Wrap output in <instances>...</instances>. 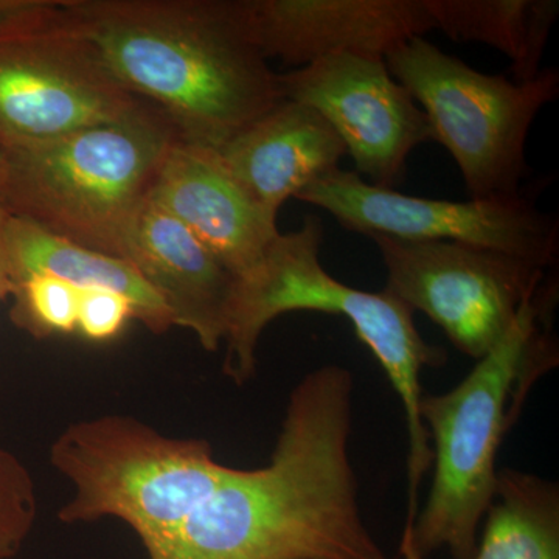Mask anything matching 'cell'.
I'll list each match as a JSON object with an SVG mask.
<instances>
[{"label":"cell","mask_w":559,"mask_h":559,"mask_svg":"<svg viewBox=\"0 0 559 559\" xmlns=\"http://www.w3.org/2000/svg\"><path fill=\"white\" fill-rule=\"evenodd\" d=\"M352 371L326 364L289 393L271 462L231 468L150 559H388L349 460Z\"/></svg>","instance_id":"obj_1"},{"label":"cell","mask_w":559,"mask_h":559,"mask_svg":"<svg viewBox=\"0 0 559 559\" xmlns=\"http://www.w3.org/2000/svg\"><path fill=\"white\" fill-rule=\"evenodd\" d=\"M69 24L179 139L218 150L283 98L241 0H62Z\"/></svg>","instance_id":"obj_2"},{"label":"cell","mask_w":559,"mask_h":559,"mask_svg":"<svg viewBox=\"0 0 559 559\" xmlns=\"http://www.w3.org/2000/svg\"><path fill=\"white\" fill-rule=\"evenodd\" d=\"M558 277L547 275L513 325L448 392L423 395L419 415L432 441V485L401 559H426L440 549L471 559L498 487V452L530 390L558 366L554 333Z\"/></svg>","instance_id":"obj_3"},{"label":"cell","mask_w":559,"mask_h":559,"mask_svg":"<svg viewBox=\"0 0 559 559\" xmlns=\"http://www.w3.org/2000/svg\"><path fill=\"white\" fill-rule=\"evenodd\" d=\"M322 242V221L307 216L300 229L278 234L249 277L237 280L224 340V373L240 385L252 380L260 336L272 320L286 312H329L347 319L381 364L406 414L407 530L417 518L419 487L432 466L428 430L419 415L425 395L419 378L425 367L443 366L447 353L423 340L415 312L389 290L352 288L329 274L320 261Z\"/></svg>","instance_id":"obj_4"},{"label":"cell","mask_w":559,"mask_h":559,"mask_svg":"<svg viewBox=\"0 0 559 559\" xmlns=\"http://www.w3.org/2000/svg\"><path fill=\"white\" fill-rule=\"evenodd\" d=\"M178 139L170 121L148 106L117 123L3 151L0 202L51 235L121 259Z\"/></svg>","instance_id":"obj_5"},{"label":"cell","mask_w":559,"mask_h":559,"mask_svg":"<svg viewBox=\"0 0 559 559\" xmlns=\"http://www.w3.org/2000/svg\"><path fill=\"white\" fill-rule=\"evenodd\" d=\"M50 463L73 487L61 522L116 518L145 550L173 535L230 469L209 441L162 436L128 415L70 425L51 443Z\"/></svg>","instance_id":"obj_6"},{"label":"cell","mask_w":559,"mask_h":559,"mask_svg":"<svg viewBox=\"0 0 559 559\" xmlns=\"http://www.w3.org/2000/svg\"><path fill=\"white\" fill-rule=\"evenodd\" d=\"M384 61L425 112L432 142L450 151L471 200L524 193L525 146L533 121L558 98L557 69L518 83L481 73L425 38L400 44Z\"/></svg>","instance_id":"obj_7"},{"label":"cell","mask_w":559,"mask_h":559,"mask_svg":"<svg viewBox=\"0 0 559 559\" xmlns=\"http://www.w3.org/2000/svg\"><path fill=\"white\" fill-rule=\"evenodd\" d=\"M370 238L388 271L384 289L476 360L506 336L547 275L520 257L462 242Z\"/></svg>","instance_id":"obj_8"},{"label":"cell","mask_w":559,"mask_h":559,"mask_svg":"<svg viewBox=\"0 0 559 559\" xmlns=\"http://www.w3.org/2000/svg\"><path fill=\"white\" fill-rule=\"evenodd\" d=\"M64 9V7H62ZM69 24L0 39V150L35 145L148 108Z\"/></svg>","instance_id":"obj_9"},{"label":"cell","mask_w":559,"mask_h":559,"mask_svg":"<svg viewBox=\"0 0 559 559\" xmlns=\"http://www.w3.org/2000/svg\"><path fill=\"white\" fill-rule=\"evenodd\" d=\"M297 200L369 238L462 242L520 257L547 271L558 264V218L540 212L527 191L509 200H426L371 186L358 173L340 167Z\"/></svg>","instance_id":"obj_10"},{"label":"cell","mask_w":559,"mask_h":559,"mask_svg":"<svg viewBox=\"0 0 559 559\" xmlns=\"http://www.w3.org/2000/svg\"><path fill=\"white\" fill-rule=\"evenodd\" d=\"M283 98L310 106L329 121L371 186L395 190L412 151L432 140L428 119L384 58L334 53L280 73Z\"/></svg>","instance_id":"obj_11"},{"label":"cell","mask_w":559,"mask_h":559,"mask_svg":"<svg viewBox=\"0 0 559 559\" xmlns=\"http://www.w3.org/2000/svg\"><path fill=\"white\" fill-rule=\"evenodd\" d=\"M266 60L304 68L334 53L384 58L436 31L426 0H241Z\"/></svg>","instance_id":"obj_12"},{"label":"cell","mask_w":559,"mask_h":559,"mask_svg":"<svg viewBox=\"0 0 559 559\" xmlns=\"http://www.w3.org/2000/svg\"><path fill=\"white\" fill-rule=\"evenodd\" d=\"M150 201L187 227L237 277H249L278 237L277 221L249 197L215 151L176 140Z\"/></svg>","instance_id":"obj_13"},{"label":"cell","mask_w":559,"mask_h":559,"mask_svg":"<svg viewBox=\"0 0 559 559\" xmlns=\"http://www.w3.org/2000/svg\"><path fill=\"white\" fill-rule=\"evenodd\" d=\"M121 259L159 294L176 325L193 331L202 348L226 340L237 277L183 224L150 200L140 210Z\"/></svg>","instance_id":"obj_14"},{"label":"cell","mask_w":559,"mask_h":559,"mask_svg":"<svg viewBox=\"0 0 559 559\" xmlns=\"http://www.w3.org/2000/svg\"><path fill=\"white\" fill-rule=\"evenodd\" d=\"M227 171L272 219L289 198L340 168L347 156L329 121L307 105L283 100L213 150Z\"/></svg>","instance_id":"obj_15"},{"label":"cell","mask_w":559,"mask_h":559,"mask_svg":"<svg viewBox=\"0 0 559 559\" xmlns=\"http://www.w3.org/2000/svg\"><path fill=\"white\" fill-rule=\"evenodd\" d=\"M7 250L13 288L17 280L27 275H51L79 289L102 288L121 294L131 301L134 319L151 333H167L176 325L170 308L130 261L73 245L13 215L7 226Z\"/></svg>","instance_id":"obj_16"},{"label":"cell","mask_w":559,"mask_h":559,"mask_svg":"<svg viewBox=\"0 0 559 559\" xmlns=\"http://www.w3.org/2000/svg\"><path fill=\"white\" fill-rule=\"evenodd\" d=\"M426 7L448 38L502 51L518 83L539 75L559 16L558 0H426Z\"/></svg>","instance_id":"obj_17"},{"label":"cell","mask_w":559,"mask_h":559,"mask_svg":"<svg viewBox=\"0 0 559 559\" xmlns=\"http://www.w3.org/2000/svg\"><path fill=\"white\" fill-rule=\"evenodd\" d=\"M471 559H559L557 481L499 469L495 500Z\"/></svg>","instance_id":"obj_18"},{"label":"cell","mask_w":559,"mask_h":559,"mask_svg":"<svg viewBox=\"0 0 559 559\" xmlns=\"http://www.w3.org/2000/svg\"><path fill=\"white\" fill-rule=\"evenodd\" d=\"M11 297V322L36 340L75 333L80 289L72 283L31 274L14 283Z\"/></svg>","instance_id":"obj_19"},{"label":"cell","mask_w":559,"mask_h":559,"mask_svg":"<svg viewBox=\"0 0 559 559\" xmlns=\"http://www.w3.org/2000/svg\"><path fill=\"white\" fill-rule=\"evenodd\" d=\"M38 513L35 481L24 462L0 447V559L20 554Z\"/></svg>","instance_id":"obj_20"},{"label":"cell","mask_w":559,"mask_h":559,"mask_svg":"<svg viewBox=\"0 0 559 559\" xmlns=\"http://www.w3.org/2000/svg\"><path fill=\"white\" fill-rule=\"evenodd\" d=\"M134 319V308L127 297L102 288L80 289L76 333L91 342L116 340Z\"/></svg>","instance_id":"obj_21"},{"label":"cell","mask_w":559,"mask_h":559,"mask_svg":"<svg viewBox=\"0 0 559 559\" xmlns=\"http://www.w3.org/2000/svg\"><path fill=\"white\" fill-rule=\"evenodd\" d=\"M62 20H64L62 2L0 0V39L53 27Z\"/></svg>","instance_id":"obj_22"},{"label":"cell","mask_w":559,"mask_h":559,"mask_svg":"<svg viewBox=\"0 0 559 559\" xmlns=\"http://www.w3.org/2000/svg\"><path fill=\"white\" fill-rule=\"evenodd\" d=\"M10 212L0 202V301L13 293V280L10 274L9 250H7V226H9Z\"/></svg>","instance_id":"obj_23"},{"label":"cell","mask_w":559,"mask_h":559,"mask_svg":"<svg viewBox=\"0 0 559 559\" xmlns=\"http://www.w3.org/2000/svg\"><path fill=\"white\" fill-rule=\"evenodd\" d=\"M3 162H5V159H3V153L2 150H0V180H2L3 175Z\"/></svg>","instance_id":"obj_24"}]
</instances>
